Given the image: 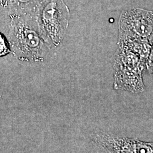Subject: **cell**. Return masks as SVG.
<instances>
[{
    "label": "cell",
    "mask_w": 153,
    "mask_h": 153,
    "mask_svg": "<svg viewBox=\"0 0 153 153\" xmlns=\"http://www.w3.org/2000/svg\"><path fill=\"white\" fill-rule=\"evenodd\" d=\"M36 10L7 16L9 19L7 39L11 53L19 60L43 61L51 49L40 33Z\"/></svg>",
    "instance_id": "cell-1"
},
{
    "label": "cell",
    "mask_w": 153,
    "mask_h": 153,
    "mask_svg": "<svg viewBox=\"0 0 153 153\" xmlns=\"http://www.w3.org/2000/svg\"><path fill=\"white\" fill-rule=\"evenodd\" d=\"M70 10L64 0H43L36 16L40 34L51 49L60 46L70 19Z\"/></svg>",
    "instance_id": "cell-2"
},
{
    "label": "cell",
    "mask_w": 153,
    "mask_h": 153,
    "mask_svg": "<svg viewBox=\"0 0 153 153\" xmlns=\"http://www.w3.org/2000/svg\"><path fill=\"white\" fill-rule=\"evenodd\" d=\"M119 35L121 39H150L153 33V11L131 7L121 13L119 21Z\"/></svg>",
    "instance_id": "cell-3"
},
{
    "label": "cell",
    "mask_w": 153,
    "mask_h": 153,
    "mask_svg": "<svg viewBox=\"0 0 153 153\" xmlns=\"http://www.w3.org/2000/svg\"><path fill=\"white\" fill-rule=\"evenodd\" d=\"M91 140L95 147L105 153H153V142L142 141L108 131L94 132L91 135Z\"/></svg>",
    "instance_id": "cell-4"
},
{
    "label": "cell",
    "mask_w": 153,
    "mask_h": 153,
    "mask_svg": "<svg viewBox=\"0 0 153 153\" xmlns=\"http://www.w3.org/2000/svg\"><path fill=\"white\" fill-rule=\"evenodd\" d=\"M114 88L130 93H141L145 89L142 79L143 69L122 65H114Z\"/></svg>",
    "instance_id": "cell-5"
},
{
    "label": "cell",
    "mask_w": 153,
    "mask_h": 153,
    "mask_svg": "<svg viewBox=\"0 0 153 153\" xmlns=\"http://www.w3.org/2000/svg\"><path fill=\"white\" fill-rule=\"evenodd\" d=\"M43 0H0V15L13 14L36 10Z\"/></svg>",
    "instance_id": "cell-6"
},
{
    "label": "cell",
    "mask_w": 153,
    "mask_h": 153,
    "mask_svg": "<svg viewBox=\"0 0 153 153\" xmlns=\"http://www.w3.org/2000/svg\"><path fill=\"white\" fill-rule=\"evenodd\" d=\"M11 53L10 45L5 36L0 33V57L5 56Z\"/></svg>",
    "instance_id": "cell-7"
},
{
    "label": "cell",
    "mask_w": 153,
    "mask_h": 153,
    "mask_svg": "<svg viewBox=\"0 0 153 153\" xmlns=\"http://www.w3.org/2000/svg\"><path fill=\"white\" fill-rule=\"evenodd\" d=\"M146 66L149 73L153 76V45H152L150 52L148 56L146 63Z\"/></svg>",
    "instance_id": "cell-8"
},
{
    "label": "cell",
    "mask_w": 153,
    "mask_h": 153,
    "mask_svg": "<svg viewBox=\"0 0 153 153\" xmlns=\"http://www.w3.org/2000/svg\"><path fill=\"white\" fill-rule=\"evenodd\" d=\"M150 43L152 45H153V34H152V38H151V39H150Z\"/></svg>",
    "instance_id": "cell-9"
},
{
    "label": "cell",
    "mask_w": 153,
    "mask_h": 153,
    "mask_svg": "<svg viewBox=\"0 0 153 153\" xmlns=\"http://www.w3.org/2000/svg\"><path fill=\"white\" fill-rule=\"evenodd\" d=\"M1 96H0V100H1Z\"/></svg>",
    "instance_id": "cell-10"
}]
</instances>
